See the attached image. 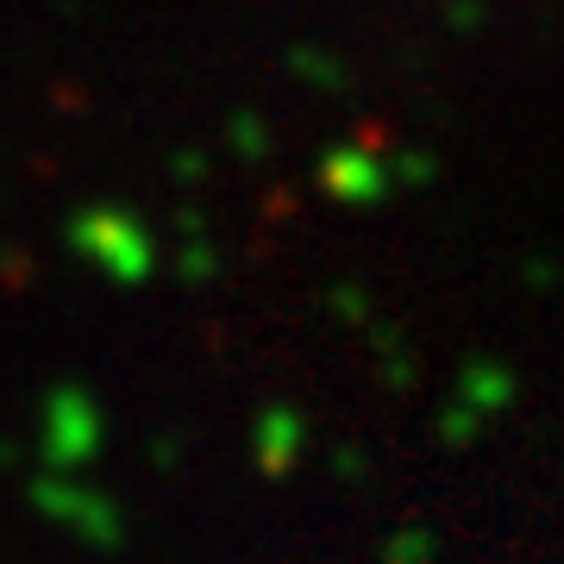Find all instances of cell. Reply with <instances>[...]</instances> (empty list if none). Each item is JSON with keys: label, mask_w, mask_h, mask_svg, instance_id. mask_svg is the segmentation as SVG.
I'll return each instance as SVG.
<instances>
[{"label": "cell", "mask_w": 564, "mask_h": 564, "mask_svg": "<svg viewBox=\"0 0 564 564\" xmlns=\"http://www.w3.org/2000/svg\"><path fill=\"white\" fill-rule=\"evenodd\" d=\"M69 245L113 282H144L158 270V245H151L139 214H126V207H88V214H76L69 220Z\"/></svg>", "instance_id": "6da1fadb"}, {"label": "cell", "mask_w": 564, "mask_h": 564, "mask_svg": "<svg viewBox=\"0 0 564 564\" xmlns=\"http://www.w3.org/2000/svg\"><path fill=\"white\" fill-rule=\"evenodd\" d=\"M32 508L51 527L76 533L82 545H120L126 540V514L113 496H101L95 484H82V470H44L32 484Z\"/></svg>", "instance_id": "7a4b0ae2"}, {"label": "cell", "mask_w": 564, "mask_h": 564, "mask_svg": "<svg viewBox=\"0 0 564 564\" xmlns=\"http://www.w3.org/2000/svg\"><path fill=\"white\" fill-rule=\"evenodd\" d=\"M39 452H44V470L95 464V452H101V408H95L88 389H76V383L51 389L44 421H39Z\"/></svg>", "instance_id": "3957f363"}, {"label": "cell", "mask_w": 564, "mask_h": 564, "mask_svg": "<svg viewBox=\"0 0 564 564\" xmlns=\"http://www.w3.org/2000/svg\"><path fill=\"white\" fill-rule=\"evenodd\" d=\"M508 402H514V377H508V364H489V358L464 364L458 389H452V402H445L440 433H445L452 445L477 440V433H484L496 414H508Z\"/></svg>", "instance_id": "277c9868"}, {"label": "cell", "mask_w": 564, "mask_h": 564, "mask_svg": "<svg viewBox=\"0 0 564 564\" xmlns=\"http://www.w3.org/2000/svg\"><path fill=\"white\" fill-rule=\"evenodd\" d=\"M321 182H326V195L345 207H377L395 188V163L377 158L370 144H345V151L321 158Z\"/></svg>", "instance_id": "5b68a950"}, {"label": "cell", "mask_w": 564, "mask_h": 564, "mask_svg": "<svg viewBox=\"0 0 564 564\" xmlns=\"http://www.w3.org/2000/svg\"><path fill=\"white\" fill-rule=\"evenodd\" d=\"M302 445H307V426L295 408H263L258 414V470L263 477H289L295 458H302Z\"/></svg>", "instance_id": "8992f818"}, {"label": "cell", "mask_w": 564, "mask_h": 564, "mask_svg": "<svg viewBox=\"0 0 564 564\" xmlns=\"http://www.w3.org/2000/svg\"><path fill=\"white\" fill-rule=\"evenodd\" d=\"M433 552H440V533H426V527H402L383 540V564H421Z\"/></svg>", "instance_id": "52a82bcc"}, {"label": "cell", "mask_w": 564, "mask_h": 564, "mask_svg": "<svg viewBox=\"0 0 564 564\" xmlns=\"http://www.w3.org/2000/svg\"><path fill=\"white\" fill-rule=\"evenodd\" d=\"M232 144H239V158H251V163L263 158V126H258V113H239V126H232Z\"/></svg>", "instance_id": "ba28073f"}, {"label": "cell", "mask_w": 564, "mask_h": 564, "mask_svg": "<svg viewBox=\"0 0 564 564\" xmlns=\"http://www.w3.org/2000/svg\"><path fill=\"white\" fill-rule=\"evenodd\" d=\"M302 76L307 82H345V69H339V57H321V51H302Z\"/></svg>", "instance_id": "9c48e42d"}, {"label": "cell", "mask_w": 564, "mask_h": 564, "mask_svg": "<svg viewBox=\"0 0 564 564\" xmlns=\"http://www.w3.org/2000/svg\"><path fill=\"white\" fill-rule=\"evenodd\" d=\"M207 270H214V251H207V245H188V251H182V276H195V282H202Z\"/></svg>", "instance_id": "30bf717a"}]
</instances>
